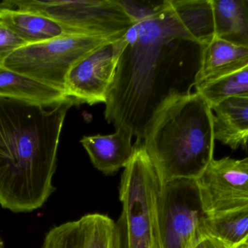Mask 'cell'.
Listing matches in <instances>:
<instances>
[{
    "label": "cell",
    "mask_w": 248,
    "mask_h": 248,
    "mask_svg": "<svg viewBox=\"0 0 248 248\" xmlns=\"http://www.w3.org/2000/svg\"><path fill=\"white\" fill-rule=\"evenodd\" d=\"M125 36L126 45L109 90L105 118L116 129L126 128L137 141H142L159 106L173 95L185 93L180 74L185 46L198 42L179 20L170 0L159 1L134 22Z\"/></svg>",
    "instance_id": "cell-1"
},
{
    "label": "cell",
    "mask_w": 248,
    "mask_h": 248,
    "mask_svg": "<svg viewBox=\"0 0 248 248\" xmlns=\"http://www.w3.org/2000/svg\"><path fill=\"white\" fill-rule=\"evenodd\" d=\"M70 100L46 106L0 96V206L29 213L43 206L52 183Z\"/></svg>",
    "instance_id": "cell-2"
},
{
    "label": "cell",
    "mask_w": 248,
    "mask_h": 248,
    "mask_svg": "<svg viewBox=\"0 0 248 248\" xmlns=\"http://www.w3.org/2000/svg\"><path fill=\"white\" fill-rule=\"evenodd\" d=\"M142 142L161 186L197 180L214 160L212 108L197 91L173 95L156 109Z\"/></svg>",
    "instance_id": "cell-3"
},
{
    "label": "cell",
    "mask_w": 248,
    "mask_h": 248,
    "mask_svg": "<svg viewBox=\"0 0 248 248\" xmlns=\"http://www.w3.org/2000/svg\"><path fill=\"white\" fill-rule=\"evenodd\" d=\"M160 187L142 141H137L121 182L123 211L118 224L125 248H160L157 209Z\"/></svg>",
    "instance_id": "cell-4"
},
{
    "label": "cell",
    "mask_w": 248,
    "mask_h": 248,
    "mask_svg": "<svg viewBox=\"0 0 248 248\" xmlns=\"http://www.w3.org/2000/svg\"><path fill=\"white\" fill-rule=\"evenodd\" d=\"M118 39L65 35L21 47L6 58L1 66L65 93V81L71 67L96 48Z\"/></svg>",
    "instance_id": "cell-5"
},
{
    "label": "cell",
    "mask_w": 248,
    "mask_h": 248,
    "mask_svg": "<svg viewBox=\"0 0 248 248\" xmlns=\"http://www.w3.org/2000/svg\"><path fill=\"white\" fill-rule=\"evenodd\" d=\"M16 10L49 17L73 34L121 38L134 25L119 0H10Z\"/></svg>",
    "instance_id": "cell-6"
},
{
    "label": "cell",
    "mask_w": 248,
    "mask_h": 248,
    "mask_svg": "<svg viewBox=\"0 0 248 248\" xmlns=\"http://www.w3.org/2000/svg\"><path fill=\"white\" fill-rule=\"evenodd\" d=\"M157 209L160 248H194L205 237L206 215L195 180L177 179L161 186Z\"/></svg>",
    "instance_id": "cell-7"
},
{
    "label": "cell",
    "mask_w": 248,
    "mask_h": 248,
    "mask_svg": "<svg viewBox=\"0 0 248 248\" xmlns=\"http://www.w3.org/2000/svg\"><path fill=\"white\" fill-rule=\"evenodd\" d=\"M125 35L96 48L71 67L66 77L65 91L78 106L106 104L119 58L126 45Z\"/></svg>",
    "instance_id": "cell-8"
},
{
    "label": "cell",
    "mask_w": 248,
    "mask_h": 248,
    "mask_svg": "<svg viewBox=\"0 0 248 248\" xmlns=\"http://www.w3.org/2000/svg\"><path fill=\"white\" fill-rule=\"evenodd\" d=\"M196 182L206 216L248 205V157L213 160Z\"/></svg>",
    "instance_id": "cell-9"
},
{
    "label": "cell",
    "mask_w": 248,
    "mask_h": 248,
    "mask_svg": "<svg viewBox=\"0 0 248 248\" xmlns=\"http://www.w3.org/2000/svg\"><path fill=\"white\" fill-rule=\"evenodd\" d=\"M42 248H125L118 223L108 215L88 214L51 229Z\"/></svg>",
    "instance_id": "cell-10"
},
{
    "label": "cell",
    "mask_w": 248,
    "mask_h": 248,
    "mask_svg": "<svg viewBox=\"0 0 248 248\" xmlns=\"http://www.w3.org/2000/svg\"><path fill=\"white\" fill-rule=\"evenodd\" d=\"M248 65V48L214 37L202 47L195 87L227 77Z\"/></svg>",
    "instance_id": "cell-11"
},
{
    "label": "cell",
    "mask_w": 248,
    "mask_h": 248,
    "mask_svg": "<svg viewBox=\"0 0 248 248\" xmlns=\"http://www.w3.org/2000/svg\"><path fill=\"white\" fill-rule=\"evenodd\" d=\"M132 137L129 130L119 128L110 135L84 136L81 143L93 165L104 174L109 175L122 167L125 168L129 163L134 153Z\"/></svg>",
    "instance_id": "cell-12"
},
{
    "label": "cell",
    "mask_w": 248,
    "mask_h": 248,
    "mask_svg": "<svg viewBox=\"0 0 248 248\" xmlns=\"http://www.w3.org/2000/svg\"><path fill=\"white\" fill-rule=\"evenodd\" d=\"M216 141L232 149L248 147V96L231 98L213 108Z\"/></svg>",
    "instance_id": "cell-13"
},
{
    "label": "cell",
    "mask_w": 248,
    "mask_h": 248,
    "mask_svg": "<svg viewBox=\"0 0 248 248\" xmlns=\"http://www.w3.org/2000/svg\"><path fill=\"white\" fill-rule=\"evenodd\" d=\"M0 96L46 106L74 100L61 90L4 68L2 66H0Z\"/></svg>",
    "instance_id": "cell-14"
},
{
    "label": "cell",
    "mask_w": 248,
    "mask_h": 248,
    "mask_svg": "<svg viewBox=\"0 0 248 248\" xmlns=\"http://www.w3.org/2000/svg\"><path fill=\"white\" fill-rule=\"evenodd\" d=\"M0 20L27 45L39 43L73 34L58 22L46 16L16 9H7L0 13Z\"/></svg>",
    "instance_id": "cell-15"
},
{
    "label": "cell",
    "mask_w": 248,
    "mask_h": 248,
    "mask_svg": "<svg viewBox=\"0 0 248 248\" xmlns=\"http://www.w3.org/2000/svg\"><path fill=\"white\" fill-rule=\"evenodd\" d=\"M215 37L248 48V0H212Z\"/></svg>",
    "instance_id": "cell-16"
},
{
    "label": "cell",
    "mask_w": 248,
    "mask_h": 248,
    "mask_svg": "<svg viewBox=\"0 0 248 248\" xmlns=\"http://www.w3.org/2000/svg\"><path fill=\"white\" fill-rule=\"evenodd\" d=\"M204 234L225 248L248 246V205L206 216Z\"/></svg>",
    "instance_id": "cell-17"
},
{
    "label": "cell",
    "mask_w": 248,
    "mask_h": 248,
    "mask_svg": "<svg viewBox=\"0 0 248 248\" xmlns=\"http://www.w3.org/2000/svg\"><path fill=\"white\" fill-rule=\"evenodd\" d=\"M182 24L198 45L205 46L215 37L212 0H170Z\"/></svg>",
    "instance_id": "cell-18"
},
{
    "label": "cell",
    "mask_w": 248,
    "mask_h": 248,
    "mask_svg": "<svg viewBox=\"0 0 248 248\" xmlns=\"http://www.w3.org/2000/svg\"><path fill=\"white\" fill-rule=\"evenodd\" d=\"M207 103L214 108L224 100L248 96V65L242 69L216 81L195 87Z\"/></svg>",
    "instance_id": "cell-19"
},
{
    "label": "cell",
    "mask_w": 248,
    "mask_h": 248,
    "mask_svg": "<svg viewBox=\"0 0 248 248\" xmlns=\"http://www.w3.org/2000/svg\"><path fill=\"white\" fill-rule=\"evenodd\" d=\"M26 45L21 38L0 20V66L10 54Z\"/></svg>",
    "instance_id": "cell-20"
},
{
    "label": "cell",
    "mask_w": 248,
    "mask_h": 248,
    "mask_svg": "<svg viewBox=\"0 0 248 248\" xmlns=\"http://www.w3.org/2000/svg\"><path fill=\"white\" fill-rule=\"evenodd\" d=\"M194 248H225L221 243L209 237H205Z\"/></svg>",
    "instance_id": "cell-21"
},
{
    "label": "cell",
    "mask_w": 248,
    "mask_h": 248,
    "mask_svg": "<svg viewBox=\"0 0 248 248\" xmlns=\"http://www.w3.org/2000/svg\"><path fill=\"white\" fill-rule=\"evenodd\" d=\"M7 9H15L10 0L3 1L0 2V13L3 11V10H7Z\"/></svg>",
    "instance_id": "cell-22"
},
{
    "label": "cell",
    "mask_w": 248,
    "mask_h": 248,
    "mask_svg": "<svg viewBox=\"0 0 248 248\" xmlns=\"http://www.w3.org/2000/svg\"><path fill=\"white\" fill-rule=\"evenodd\" d=\"M0 248H4V243L2 239L0 237Z\"/></svg>",
    "instance_id": "cell-23"
},
{
    "label": "cell",
    "mask_w": 248,
    "mask_h": 248,
    "mask_svg": "<svg viewBox=\"0 0 248 248\" xmlns=\"http://www.w3.org/2000/svg\"><path fill=\"white\" fill-rule=\"evenodd\" d=\"M246 248H248V247H246Z\"/></svg>",
    "instance_id": "cell-24"
}]
</instances>
